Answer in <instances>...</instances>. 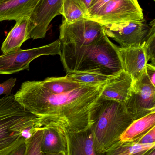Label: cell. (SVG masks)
<instances>
[{"instance_id": "6da1fadb", "label": "cell", "mask_w": 155, "mask_h": 155, "mask_svg": "<svg viewBox=\"0 0 155 155\" xmlns=\"http://www.w3.org/2000/svg\"><path fill=\"white\" fill-rule=\"evenodd\" d=\"M101 86L85 85L56 94L41 81H27L14 97L25 109L64 134L79 133L90 129L95 122L102 101Z\"/></svg>"}, {"instance_id": "7a4b0ae2", "label": "cell", "mask_w": 155, "mask_h": 155, "mask_svg": "<svg viewBox=\"0 0 155 155\" xmlns=\"http://www.w3.org/2000/svg\"><path fill=\"white\" fill-rule=\"evenodd\" d=\"M105 34L83 46L62 44L61 61L66 73L91 72L115 76L123 71L118 46Z\"/></svg>"}, {"instance_id": "3957f363", "label": "cell", "mask_w": 155, "mask_h": 155, "mask_svg": "<svg viewBox=\"0 0 155 155\" xmlns=\"http://www.w3.org/2000/svg\"><path fill=\"white\" fill-rule=\"evenodd\" d=\"M43 125L42 119L20 104L14 95L0 99V155L26 143Z\"/></svg>"}, {"instance_id": "277c9868", "label": "cell", "mask_w": 155, "mask_h": 155, "mask_svg": "<svg viewBox=\"0 0 155 155\" xmlns=\"http://www.w3.org/2000/svg\"><path fill=\"white\" fill-rule=\"evenodd\" d=\"M133 121L123 104L102 98L95 122L91 127L96 152L104 154L119 141Z\"/></svg>"}, {"instance_id": "5b68a950", "label": "cell", "mask_w": 155, "mask_h": 155, "mask_svg": "<svg viewBox=\"0 0 155 155\" xmlns=\"http://www.w3.org/2000/svg\"><path fill=\"white\" fill-rule=\"evenodd\" d=\"M62 44L59 39L49 44L27 50L20 49L0 55V74H12L29 71L32 61L44 55H61Z\"/></svg>"}, {"instance_id": "8992f818", "label": "cell", "mask_w": 155, "mask_h": 155, "mask_svg": "<svg viewBox=\"0 0 155 155\" xmlns=\"http://www.w3.org/2000/svg\"><path fill=\"white\" fill-rule=\"evenodd\" d=\"M124 105L133 121L155 112V86L145 75L133 82Z\"/></svg>"}, {"instance_id": "52a82bcc", "label": "cell", "mask_w": 155, "mask_h": 155, "mask_svg": "<svg viewBox=\"0 0 155 155\" xmlns=\"http://www.w3.org/2000/svg\"><path fill=\"white\" fill-rule=\"evenodd\" d=\"M105 34L103 25L93 20L84 19L67 23L63 20L59 39L61 44L83 46L94 42Z\"/></svg>"}, {"instance_id": "ba28073f", "label": "cell", "mask_w": 155, "mask_h": 155, "mask_svg": "<svg viewBox=\"0 0 155 155\" xmlns=\"http://www.w3.org/2000/svg\"><path fill=\"white\" fill-rule=\"evenodd\" d=\"M144 19L143 9L137 0H110L93 20L105 25Z\"/></svg>"}, {"instance_id": "9c48e42d", "label": "cell", "mask_w": 155, "mask_h": 155, "mask_svg": "<svg viewBox=\"0 0 155 155\" xmlns=\"http://www.w3.org/2000/svg\"><path fill=\"white\" fill-rule=\"evenodd\" d=\"M105 32L118 43L120 47H140L145 43L150 29L145 20L103 25Z\"/></svg>"}, {"instance_id": "30bf717a", "label": "cell", "mask_w": 155, "mask_h": 155, "mask_svg": "<svg viewBox=\"0 0 155 155\" xmlns=\"http://www.w3.org/2000/svg\"><path fill=\"white\" fill-rule=\"evenodd\" d=\"M64 0H40L28 17L27 38L42 39L52 20L61 15Z\"/></svg>"}, {"instance_id": "8fae6325", "label": "cell", "mask_w": 155, "mask_h": 155, "mask_svg": "<svg viewBox=\"0 0 155 155\" xmlns=\"http://www.w3.org/2000/svg\"><path fill=\"white\" fill-rule=\"evenodd\" d=\"M118 52L123 70L133 81L141 78L149 62L144 45L140 47H118Z\"/></svg>"}, {"instance_id": "7c38bea8", "label": "cell", "mask_w": 155, "mask_h": 155, "mask_svg": "<svg viewBox=\"0 0 155 155\" xmlns=\"http://www.w3.org/2000/svg\"><path fill=\"white\" fill-rule=\"evenodd\" d=\"M131 76L123 70L101 86V98L124 104L127 99L133 84Z\"/></svg>"}, {"instance_id": "4fadbf2b", "label": "cell", "mask_w": 155, "mask_h": 155, "mask_svg": "<svg viewBox=\"0 0 155 155\" xmlns=\"http://www.w3.org/2000/svg\"><path fill=\"white\" fill-rule=\"evenodd\" d=\"M63 134L66 155H104L98 154L95 150L91 128L83 132Z\"/></svg>"}, {"instance_id": "5bb4252c", "label": "cell", "mask_w": 155, "mask_h": 155, "mask_svg": "<svg viewBox=\"0 0 155 155\" xmlns=\"http://www.w3.org/2000/svg\"><path fill=\"white\" fill-rule=\"evenodd\" d=\"M40 0H8L0 3V22L28 18Z\"/></svg>"}, {"instance_id": "9a60e30c", "label": "cell", "mask_w": 155, "mask_h": 155, "mask_svg": "<svg viewBox=\"0 0 155 155\" xmlns=\"http://www.w3.org/2000/svg\"><path fill=\"white\" fill-rule=\"evenodd\" d=\"M42 124L41 152L44 154L63 153L66 155V144L63 134L57 127L45 123L43 120Z\"/></svg>"}, {"instance_id": "2e32d148", "label": "cell", "mask_w": 155, "mask_h": 155, "mask_svg": "<svg viewBox=\"0 0 155 155\" xmlns=\"http://www.w3.org/2000/svg\"><path fill=\"white\" fill-rule=\"evenodd\" d=\"M15 21L2 44L1 51L3 54L19 50L23 43L28 40V18H22Z\"/></svg>"}, {"instance_id": "e0dca14e", "label": "cell", "mask_w": 155, "mask_h": 155, "mask_svg": "<svg viewBox=\"0 0 155 155\" xmlns=\"http://www.w3.org/2000/svg\"><path fill=\"white\" fill-rule=\"evenodd\" d=\"M155 126V112L133 121L121 135L120 142H135Z\"/></svg>"}, {"instance_id": "ac0fdd59", "label": "cell", "mask_w": 155, "mask_h": 155, "mask_svg": "<svg viewBox=\"0 0 155 155\" xmlns=\"http://www.w3.org/2000/svg\"><path fill=\"white\" fill-rule=\"evenodd\" d=\"M61 15L67 23L86 19L87 9L82 0H64Z\"/></svg>"}, {"instance_id": "d6986e66", "label": "cell", "mask_w": 155, "mask_h": 155, "mask_svg": "<svg viewBox=\"0 0 155 155\" xmlns=\"http://www.w3.org/2000/svg\"><path fill=\"white\" fill-rule=\"evenodd\" d=\"M155 147V143L141 145L134 142H120L108 149L104 155H143Z\"/></svg>"}, {"instance_id": "ffe728a7", "label": "cell", "mask_w": 155, "mask_h": 155, "mask_svg": "<svg viewBox=\"0 0 155 155\" xmlns=\"http://www.w3.org/2000/svg\"><path fill=\"white\" fill-rule=\"evenodd\" d=\"M41 81L45 88L56 94L68 93L85 85L71 80L66 75L64 77L47 78Z\"/></svg>"}, {"instance_id": "44dd1931", "label": "cell", "mask_w": 155, "mask_h": 155, "mask_svg": "<svg viewBox=\"0 0 155 155\" xmlns=\"http://www.w3.org/2000/svg\"><path fill=\"white\" fill-rule=\"evenodd\" d=\"M66 76L82 84L94 87L103 85L114 76L91 72L69 73H66Z\"/></svg>"}, {"instance_id": "7402d4cb", "label": "cell", "mask_w": 155, "mask_h": 155, "mask_svg": "<svg viewBox=\"0 0 155 155\" xmlns=\"http://www.w3.org/2000/svg\"><path fill=\"white\" fill-rule=\"evenodd\" d=\"M42 126L34 133L32 137L26 142L25 155H66L63 153L44 154L41 152V143L43 135Z\"/></svg>"}, {"instance_id": "603a6c76", "label": "cell", "mask_w": 155, "mask_h": 155, "mask_svg": "<svg viewBox=\"0 0 155 155\" xmlns=\"http://www.w3.org/2000/svg\"><path fill=\"white\" fill-rule=\"evenodd\" d=\"M150 29L144 47L151 64L155 66V20L149 23Z\"/></svg>"}, {"instance_id": "cb8c5ba5", "label": "cell", "mask_w": 155, "mask_h": 155, "mask_svg": "<svg viewBox=\"0 0 155 155\" xmlns=\"http://www.w3.org/2000/svg\"><path fill=\"white\" fill-rule=\"evenodd\" d=\"M110 0H93L87 10L86 19L93 20Z\"/></svg>"}, {"instance_id": "d4e9b609", "label": "cell", "mask_w": 155, "mask_h": 155, "mask_svg": "<svg viewBox=\"0 0 155 155\" xmlns=\"http://www.w3.org/2000/svg\"><path fill=\"white\" fill-rule=\"evenodd\" d=\"M134 143L141 145L155 143V126L137 139Z\"/></svg>"}, {"instance_id": "484cf974", "label": "cell", "mask_w": 155, "mask_h": 155, "mask_svg": "<svg viewBox=\"0 0 155 155\" xmlns=\"http://www.w3.org/2000/svg\"><path fill=\"white\" fill-rule=\"evenodd\" d=\"M16 81V78H11L0 84V95L2 94H5V95L11 94L12 89L15 85Z\"/></svg>"}, {"instance_id": "4316f807", "label": "cell", "mask_w": 155, "mask_h": 155, "mask_svg": "<svg viewBox=\"0 0 155 155\" xmlns=\"http://www.w3.org/2000/svg\"><path fill=\"white\" fill-rule=\"evenodd\" d=\"M145 75L150 83L155 86V66L147 64L146 68Z\"/></svg>"}, {"instance_id": "83f0119b", "label": "cell", "mask_w": 155, "mask_h": 155, "mask_svg": "<svg viewBox=\"0 0 155 155\" xmlns=\"http://www.w3.org/2000/svg\"><path fill=\"white\" fill-rule=\"evenodd\" d=\"M26 147V143H24L7 155H25Z\"/></svg>"}, {"instance_id": "f1b7e54d", "label": "cell", "mask_w": 155, "mask_h": 155, "mask_svg": "<svg viewBox=\"0 0 155 155\" xmlns=\"http://www.w3.org/2000/svg\"><path fill=\"white\" fill-rule=\"evenodd\" d=\"M82 1L83 3L85 5L87 10L93 0H82Z\"/></svg>"}, {"instance_id": "f546056e", "label": "cell", "mask_w": 155, "mask_h": 155, "mask_svg": "<svg viewBox=\"0 0 155 155\" xmlns=\"http://www.w3.org/2000/svg\"><path fill=\"white\" fill-rule=\"evenodd\" d=\"M143 155H155V147L150 149Z\"/></svg>"}, {"instance_id": "4dcf8cb0", "label": "cell", "mask_w": 155, "mask_h": 155, "mask_svg": "<svg viewBox=\"0 0 155 155\" xmlns=\"http://www.w3.org/2000/svg\"><path fill=\"white\" fill-rule=\"evenodd\" d=\"M8 1V0H0V3H1L3 2H5V1Z\"/></svg>"}, {"instance_id": "1f68e13d", "label": "cell", "mask_w": 155, "mask_h": 155, "mask_svg": "<svg viewBox=\"0 0 155 155\" xmlns=\"http://www.w3.org/2000/svg\"><path fill=\"white\" fill-rule=\"evenodd\" d=\"M153 1H155V0H153Z\"/></svg>"}]
</instances>
